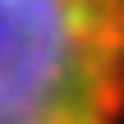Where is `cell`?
Returning <instances> with one entry per match:
<instances>
[{
    "instance_id": "obj_1",
    "label": "cell",
    "mask_w": 124,
    "mask_h": 124,
    "mask_svg": "<svg viewBox=\"0 0 124 124\" xmlns=\"http://www.w3.org/2000/svg\"><path fill=\"white\" fill-rule=\"evenodd\" d=\"M0 124H124V0H0Z\"/></svg>"
}]
</instances>
